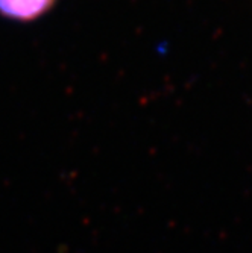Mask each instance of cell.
<instances>
[{
  "label": "cell",
  "instance_id": "cell-1",
  "mask_svg": "<svg viewBox=\"0 0 252 253\" xmlns=\"http://www.w3.org/2000/svg\"><path fill=\"white\" fill-rule=\"evenodd\" d=\"M55 3L56 0H0V14L15 21H35Z\"/></svg>",
  "mask_w": 252,
  "mask_h": 253
}]
</instances>
